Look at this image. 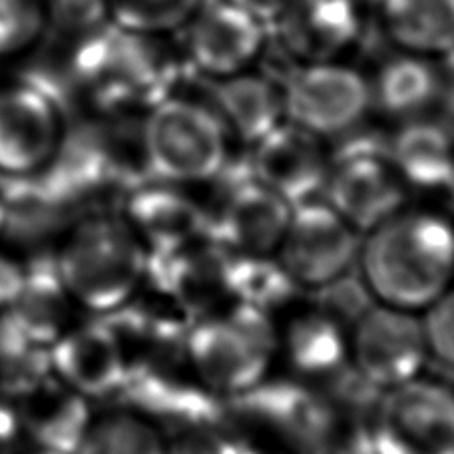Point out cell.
<instances>
[{
	"instance_id": "cell-1",
	"label": "cell",
	"mask_w": 454,
	"mask_h": 454,
	"mask_svg": "<svg viewBox=\"0 0 454 454\" xmlns=\"http://www.w3.org/2000/svg\"><path fill=\"white\" fill-rule=\"evenodd\" d=\"M355 275L369 301L423 313L454 286V217L444 201L411 200L361 235Z\"/></svg>"
},
{
	"instance_id": "cell-2",
	"label": "cell",
	"mask_w": 454,
	"mask_h": 454,
	"mask_svg": "<svg viewBox=\"0 0 454 454\" xmlns=\"http://www.w3.org/2000/svg\"><path fill=\"white\" fill-rule=\"evenodd\" d=\"M148 257L118 212H96L68 227L52 262L78 309L108 317L142 291Z\"/></svg>"
},
{
	"instance_id": "cell-3",
	"label": "cell",
	"mask_w": 454,
	"mask_h": 454,
	"mask_svg": "<svg viewBox=\"0 0 454 454\" xmlns=\"http://www.w3.org/2000/svg\"><path fill=\"white\" fill-rule=\"evenodd\" d=\"M182 356L209 393L238 401L279 372L275 317L233 301L217 305L192 323Z\"/></svg>"
},
{
	"instance_id": "cell-4",
	"label": "cell",
	"mask_w": 454,
	"mask_h": 454,
	"mask_svg": "<svg viewBox=\"0 0 454 454\" xmlns=\"http://www.w3.org/2000/svg\"><path fill=\"white\" fill-rule=\"evenodd\" d=\"M235 142L212 104L169 94L145 112L140 156L145 176L209 190L238 164Z\"/></svg>"
},
{
	"instance_id": "cell-5",
	"label": "cell",
	"mask_w": 454,
	"mask_h": 454,
	"mask_svg": "<svg viewBox=\"0 0 454 454\" xmlns=\"http://www.w3.org/2000/svg\"><path fill=\"white\" fill-rule=\"evenodd\" d=\"M367 454H454V379L434 372L371 396Z\"/></svg>"
},
{
	"instance_id": "cell-6",
	"label": "cell",
	"mask_w": 454,
	"mask_h": 454,
	"mask_svg": "<svg viewBox=\"0 0 454 454\" xmlns=\"http://www.w3.org/2000/svg\"><path fill=\"white\" fill-rule=\"evenodd\" d=\"M321 198L361 235L412 200L388 158L385 137L361 129L331 148Z\"/></svg>"
},
{
	"instance_id": "cell-7",
	"label": "cell",
	"mask_w": 454,
	"mask_h": 454,
	"mask_svg": "<svg viewBox=\"0 0 454 454\" xmlns=\"http://www.w3.org/2000/svg\"><path fill=\"white\" fill-rule=\"evenodd\" d=\"M361 233L317 198L294 206L275 257L309 295H319L351 278L359 257Z\"/></svg>"
},
{
	"instance_id": "cell-8",
	"label": "cell",
	"mask_w": 454,
	"mask_h": 454,
	"mask_svg": "<svg viewBox=\"0 0 454 454\" xmlns=\"http://www.w3.org/2000/svg\"><path fill=\"white\" fill-rule=\"evenodd\" d=\"M431 364L419 313L369 301L351 317V377L371 393L423 377Z\"/></svg>"
},
{
	"instance_id": "cell-9",
	"label": "cell",
	"mask_w": 454,
	"mask_h": 454,
	"mask_svg": "<svg viewBox=\"0 0 454 454\" xmlns=\"http://www.w3.org/2000/svg\"><path fill=\"white\" fill-rule=\"evenodd\" d=\"M279 372L307 385H335L351 375V317L305 294L275 317Z\"/></svg>"
},
{
	"instance_id": "cell-10",
	"label": "cell",
	"mask_w": 454,
	"mask_h": 454,
	"mask_svg": "<svg viewBox=\"0 0 454 454\" xmlns=\"http://www.w3.org/2000/svg\"><path fill=\"white\" fill-rule=\"evenodd\" d=\"M291 207L286 200L249 174L231 168L207 190V238L225 254L275 255L287 230Z\"/></svg>"
},
{
	"instance_id": "cell-11",
	"label": "cell",
	"mask_w": 454,
	"mask_h": 454,
	"mask_svg": "<svg viewBox=\"0 0 454 454\" xmlns=\"http://www.w3.org/2000/svg\"><path fill=\"white\" fill-rule=\"evenodd\" d=\"M286 118L321 140L359 132L372 110L371 84L361 72L335 62H307L281 84Z\"/></svg>"
},
{
	"instance_id": "cell-12",
	"label": "cell",
	"mask_w": 454,
	"mask_h": 454,
	"mask_svg": "<svg viewBox=\"0 0 454 454\" xmlns=\"http://www.w3.org/2000/svg\"><path fill=\"white\" fill-rule=\"evenodd\" d=\"M116 212L148 254H164L207 238V190L144 176L121 193Z\"/></svg>"
},
{
	"instance_id": "cell-13",
	"label": "cell",
	"mask_w": 454,
	"mask_h": 454,
	"mask_svg": "<svg viewBox=\"0 0 454 454\" xmlns=\"http://www.w3.org/2000/svg\"><path fill=\"white\" fill-rule=\"evenodd\" d=\"M62 108L28 82L0 90V176L28 180L51 166L64 140Z\"/></svg>"
},
{
	"instance_id": "cell-14",
	"label": "cell",
	"mask_w": 454,
	"mask_h": 454,
	"mask_svg": "<svg viewBox=\"0 0 454 454\" xmlns=\"http://www.w3.org/2000/svg\"><path fill=\"white\" fill-rule=\"evenodd\" d=\"M129 364L124 340L106 317L76 321L51 347L52 375L92 403L121 395Z\"/></svg>"
},
{
	"instance_id": "cell-15",
	"label": "cell",
	"mask_w": 454,
	"mask_h": 454,
	"mask_svg": "<svg viewBox=\"0 0 454 454\" xmlns=\"http://www.w3.org/2000/svg\"><path fill=\"white\" fill-rule=\"evenodd\" d=\"M331 161L329 142L286 120L247 148L249 174L294 207L321 198Z\"/></svg>"
},
{
	"instance_id": "cell-16",
	"label": "cell",
	"mask_w": 454,
	"mask_h": 454,
	"mask_svg": "<svg viewBox=\"0 0 454 454\" xmlns=\"http://www.w3.org/2000/svg\"><path fill=\"white\" fill-rule=\"evenodd\" d=\"M225 257V251L209 238L164 254H150L144 289L196 321L227 303Z\"/></svg>"
},
{
	"instance_id": "cell-17",
	"label": "cell",
	"mask_w": 454,
	"mask_h": 454,
	"mask_svg": "<svg viewBox=\"0 0 454 454\" xmlns=\"http://www.w3.org/2000/svg\"><path fill=\"white\" fill-rule=\"evenodd\" d=\"M263 22L230 0L200 4L192 16L188 52L207 78H225L246 70L262 52Z\"/></svg>"
},
{
	"instance_id": "cell-18",
	"label": "cell",
	"mask_w": 454,
	"mask_h": 454,
	"mask_svg": "<svg viewBox=\"0 0 454 454\" xmlns=\"http://www.w3.org/2000/svg\"><path fill=\"white\" fill-rule=\"evenodd\" d=\"M387 152L412 200L444 201L454 184V128L444 118L403 121Z\"/></svg>"
},
{
	"instance_id": "cell-19",
	"label": "cell",
	"mask_w": 454,
	"mask_h": 454,
	"mask_svg": "<svg viewBox=\"0 0 454 454\" xmlns=\"http://www.w3.org/2000/svg\"><path fill=\"white\" fill-rule=\"evenodd\" d=\"M20 433L28 434L35 449L76 454L90 428L92 401L62 385L54 375L14 401Z\"/></svg>"
},
{
	"instance_id": "cell-20",
	"label": "cell",
	"mask_w": 454,
	"mask_h": 454,
	"mask_svg": "<svg viewBox=\"0 0 454 454\" xmlns=\"http://www.w3.org/2000/svg\"><path fill=\"white\" fill-rule=\"evenodd\" d=\"M279 35L305 62H329L361 32L356 0H294L279 16Z\"/></svg>"
},
{
	"instance_id": "cell-21",
	"label": "cell",
	"mask_w": 454,
	"mask_h": 454,
	"mask_svg": "<svg viewBox=\"0 0 454 454\" xmlns=\"http://www.w3.org/2000/svg\"><path fill=\"white\" fill-rule=\"evenodd\" d=\"M209 96L233 140L243 148H251L287 120L281 86L246 70L214 78Z\"/></svg>"
},
{
	"instance_id": "cell-22",
	"label": "cell",
	"mask_w": 454,
	"mask_h": 454,
	"mask_svg": "<svg viewBox=\"0 0 454 454\" xmlns=\"http://www.w3.org/2000/svg\"><path fill=\"white\" fill-rule=\"evenodd\" d=\"M78 311L51 257L27 265L19 295L4 315L28 339L51 348L78 321Z\"/></svg>"
},
{
	"instance_id": "cell-23",
	"label": "cell",
	"mask_w": 454,
	"mask_h": 454,
	"mask_svg": "<svg viewBox=\"0 0 454 454\" xmlns=\"http://www.w3.org/2000/svg\"><path fill=\"white\" fill-rule=\"evenodd\" d=\"M444 76L427 60L401 56L380 68L371 84L372 108L395 121H409L428 116L441 104Z\"/></svg>"
},
{
	"instance_id": "cell-24",
	"label": "cell",
	"mask_w": 454,
	"mask_h": 454,
	"mask_svg": "<svg viewBox=\"0 0 454 454\" xmlns=\"http://www.w3.org/2000/svg\"><path fill=\"white\" fill-rule=\"evenodd\" d=\"M225 295L227 301L254 307L271 317H279L305 294L295 286L275 255L227 254Z\"/></svg>"
},
{
	"instance_id": "cell-25",
	"label": "cell",
	"mask_w": 454,
	"mask_h": 454,
	"mask_svg": "<svg viewBox=\"0 0 454 454\" xmlns=\"http://www.w3.org/2000/svg\"><path fill=\"white\" fill-rule=\"evenodd\" d=\"M388 35L417 54L454 51V0H383Z\"/></svg>"
},
{
	"instance_id": "cell-26",
	"label": "cell",
	"mask_w": 454,
	"mask_h": 454,
	"mask_svg": "<svg viewBox=\"0 0 454 454\" xmlns=\"http://www.w3.org/2000/svg\"><path fill=\"white\" fill-rule=\"evenodd\" d=\"M76 454H172V439L152 417L120 403L94 415Z\"/></svg>"
},
{
	"instance_id": "cell-27",
	"label": "cell",
	"mask_w": 454,
	"mask_h": 454,
	"mask_svg": "<svg viewBox=\"0 0 454 454\" xmlns=\"http://www.w3.org/2000/svg\"><path fill=\"white\" fill-rule=\"evenodd\" d=\"M48 375L51 348L35 343L0 313V393L16 401Z\"/></svg>"
},
{
	"instance_id": "cell-28",
	"label": "cell",
	"mask_w": 454,
	"mask_h": 454,
	"mask_svg": "<svg viewBox=\"0 0 454 454\" xmlns=\"http://www.w3.org/2000/svg\"><path fill=\"white\" fill-rule=\"evenodd\" d=\"M201 0H108L116 24L126 30L153 35L192 19Z\"/></svg>"
},
{
	"instance_id": "cell-29",
	"label": "cell",
	"mask_w": 454,
	"mask_h": 454,
	"mask_svg": "<svg viewBox=\"0 0 454 454\" xmlns=\"http://www.w3.org/2000/svg\"><path fill=\"white\" fill-rule=\"evenodd\" d=\"M44 28V12L36 0H0V56L28 48Z\"/></svg>"
},
{
	"instance_id": "cell-30",
	"label": "cell",
	"mask_w": 454,
	"mask_h": 454,
	"mask_svg": "<svg viewBox=\"0 0 454 454\" xmlns=\"http://www.w3.org/2000/svg\"><path fill=\"white\" fill-rule=\"evenodd\" d=\"M431 363L454 372V286L420 313Z\"/></svg>"
},
{
	"instance_id": "cell-31",
	"label": "cell",
	"mask_w": 454,
	"mask_h": 454,
	"mask_svg": "<svg viewBox=\"0 0 454 454\" xmlns=\"http://www.w3.org/2000/svg\"><path fill=\"white\" fill-rule=\"evenodd\" d=\"M110 11L108 0H52L51 16L56 32L78 35L98 28Z\"/></svg>"
},
{
	"instance_id": "cell-32",
	"label": "cell",
	"mask_w": 454,
	"mask_h": 454,
	"mask_svg": "<svg viewBox=\"0 0 454 454\" xmlns=\"http://www.w3.org/2000/svg\"><path fill=\"white\" fill-rule=\"evenodd\" d=\"M24 271H27V265L0 251V313L8 311V307L14 303L22 287Z\"/></svg>"
},
{
	"instance_id": "cell-33",
	"label": "cell",
	"mask_w": 454,
	"mask_h": 454,
	"mask_svg": "<svg viewBox=\"0 0 454 454\" xmlns=\"http://www.w3.org/2000/svg\"><path fill=\"white\" fill-rule=\"evenodd\" d=\"M230 3L243 8V11L265 24L278 22L279 16L287 11L294 0H230Z\"/></svg>"
},
{
	"instance_id": "cell-34",
	"label": "cell",
	"mask_w": 454,
	"mask_h": 454,
	"mask_svg": "<svg viewBox=\"0 0 454 454\" xmlns=\"http://www.w3.org/2000/svg\"><path fill=\"white\" fill-rule=\"evenodd\" d=\"M20 433L19 417H16V411L6 407L4 403H0V454L8 447L16 434Z\"/></svg>"
},
{
	"instance_id": "cell-35",
	"label": "cell",
	"mask_w": 454,
	"mask_h": 454,
	"mask_svg": "<svg viewBox=\"0 0 454 454\" xmlns=\"http://www.w3.org/2000/svg\"><path fill=\"white\" fill-rule=\"evenodd\" d=\"M449 78H444L441 104L444 108V120L454 128V70H449Z\"/></svg>"
},
{
	"instance_id": "cell-36",
	"label": "cell",
	"mask_w": 454,
	"mask_h": 454,
	"mask_svg": "<svg viewBox=\"0 0 454 454\" xmlns=\"http://www.w3.org/2000/svg\"><path fill=\"white\" fill-rule=\"evenodd\" d=\"M6 222H8V204L4 192L0 190V233L6 231Z\"/></svg>"
},
{
	"instance_id": "cell-37",
	"label": "cell",
	"mask_w": 454,
	"mask_h": 454,
	"mask_svg": "<svg viewBox=\"0 0 454 454\" xmlns=\"http://www.w3.org/2000/svg\"><path fill=\"white\" fill-rule=\"evenodd\" d=\"M28 454H60V452H54V450H44V449H32V452Z\"/></svg>"
},
{
	"instance_id": "cell-38",
	"label": "cell",
	"mask_w": 454,
	"mask_h": 454,
	"mask_svg": "<svg viewBox=\"0 0 454 454\" xmlns=\"http://www.w3.org/2000/svg\"><path fill=\"white\" fill-rule=\"evenodd\" d=\"M363 3H372V4H383V0H363Z\"/></svg>"
},
{
	"instance_id": "cell-39",
	"label": "cell",
	"mask_w": 454,
	"mask_h": 454,
	"mask_svg": "<svg viewBox=\"0 0 454 454\" xmlns=\"http://www.w3.org/2000/svg\"><path fill=\"white\" fill-rule=\"evenodd\" d=\"M447 207L450 209V214H452V217H454V201H449V204H447Z\"/></svg>"
}]
</instances>
